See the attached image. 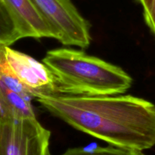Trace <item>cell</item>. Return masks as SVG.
<instances>
[{
  "instance_id": "cell-1",
  "label": "cell",
  "mask_w": 155,
  "mask_h": 155,
  "mask_svg": "<svg viewBox=\"0 0 155 155\" xmlns=\"http://www.w3.org/2000/svg\"><path fill=\"white\" fill-rule=\"evenodd\" d=\"M37 101L71 127L112 146L142 151L155 145V105L142 98L58 95Z\"/></svg>"
},
{
  "instance_id": "cell-2",
  "label": "cell",
  "mask_w": 155,
  "mask_h": 155,
  "mask_svg": "<svg viewBox=\"0 0 155 155\" xmlns=\"http://www.w3.org/2000/svg\"><path fill=\"white\" fill-rule=\"evenodd\" d=\"M43 62L54 74L62 95H119L132 84V77L122 68L81 50H49Z\"/></svg>"
},
{
  "instance_id": "cell-3",
  "label": "cell",
  "mask_w": 155,
  "mask_h": 155,
  "mask_svg": "<svg viewBox=\"0 0 155 155\" xmlns=\"http://www.w3.org/2000/svg\"><path fill=\"white\" fill-rule=\"evenodd\" d=\"M55 35L65 46L87 48L91 37L90 24L71 0H31Z\"/></svg>"
},
{
  "instance_id": "cell-4",
  "label": "cell",
  "mask_w": 155,
  "mask_h": 155,
  "mask_svg": "<svg viewBox=\"0 0 155 155\" xmlns=\"http://www.w3.org/2000/svg\"><path fill=\"white\" fill-rule=\"evenodd\" d=\"M50 135L36 117L0 121V155H50Z\"/></svg>"
},
{
  "instance_id": "cell-5",
  "label": "cell",
  "mask_w": 155,
  "mask_h": 155,
  "mask_svg": "<svg viewBox=\"0 0 155 155\" xmlns=\"http://www.w3.org/2000/svg\"><path fill=\"white\" fill-rule=\"evenodd\" d=\"M4 51L16 78L33 99L62 95L54 74L44 62L8 46Z\"/></svg>"
},
{
  "instance_id": "cell-6",
  "label": "cell",
  "mask_w": 155,
  "mask_h": 155,
  "mask_svg": "<svg viewBox=\"0 0 155 155\" xmlns=\"http://www.w3.org/2000/svg\"><path fill=\"white\" fill-rule=\"evenodd\" d=\"M22 37L54 38L55 35L31 0H2Z\"/></svg>"
},
{
  "instance_id": "cell-7",
  "label": "cell",
  "mask_w": 155,
  "mask_h": 155,
  "mask_svg": "<svg viewBox=\"0 0 155 155\" xmlns=\"http://www.w3.org/2000/svg\"><path fill=\"white\" fill-rule=\"evenodd\" d=\"M31 101L0 82V121L35 118Z\"/></svg>"
},
{
  "instance_id": "cell-8",
  "label": "cell",
  "mask_w": 155,
  "mask_h": 155,
  "mask_svg": "<svg viewBox=\"0 0 155 155\" xmlns=\"http://www.w3.org/2000/svg\"><path fill=\"white\" fill-rule=\"evenodd\" d=\"M22 38L14 19L3 2L0 0V46L10 47Z\"/></svg>"
},
{
  "instance_id": "cell-9",
  "label": "cell",
  "mask_w": 155,
  "mask_h": 155,
  "mask_svg": "<svg viewBox=\"0 0 155 155\" xmlns=\"http://www.w3.org/2000/svg\"><path fill=\"white\" fill-rule=\"evenodd\" d=\"M61 155H145L142 151L122 148L115 146L97 147L94 148L74 147L65 150Z\"/></svg>"
},
{
  "instance_id": "cell-10",
  "label": "cell",
  "mask_w": 155,
  "mask_h": 155,
  "mask_svg": "<svg viewBox=\"0 0 155 155\" xmlns=\"http://www.w3.org/2000/svg\"><path fill=\"white\" fill-rule=\"evenodd\" d=\"M141 5L146 25L155 37V0H136Z\"/></svg>"
}]
</instances>
